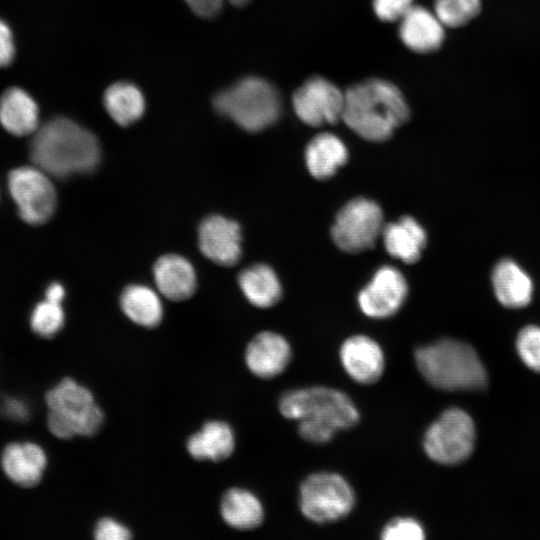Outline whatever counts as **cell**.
Segmentation results:
<instances>
[{
    "instance_id": "obj_35",
    "label": "cell",
    "mask_w": 540,
    "mask_h": 540,
    "mask_svg": "<svg viewBox=\"0 0 540 540\" xmlns=\"http://www.w3.org/2000/svg\"><path fill=\"white\" fill-rule=\"evenodd\" d=\"M15 45L9 26L0 19V67H6L14 59Z\"/></svg>"
},
{
    "instance_id": "obj_2",
    "label": "cell",
    "mask_w": 540,
    "mask_h": 540,
    "mask_svg": "<svg viewBox=\"0 0 540 540\" xmlns=\"http://www.w3.org/2000/svg\"><path fill=\"white\" fill-rule=\"evenodd\" d=\"M30 158L51 177L66 178L93 171L101 148L92 132L69 118L57 117L33 134Z\"/></svg>"
},
{
    "instance_id": "obj_18",
    "label": "cell",
    "mask_w": 540,
    "mask_h": 540,
    "mask_svg": "<svg viewBox=\"0 0 540 540\" xmlns=\"http://www.w3.org/2000/svg\"><path fill=\"white\" fill-rule=\"evenodd\" d=\"M153 277L160 293L173 301L190 298L197 287V276L188 259L178 254H166L153 266Z\"/></svg>"
},
{
    "instance_id": "obj_22",
    "label": "cell",
    "mask_w": 540,
    "mask_h": 540,
    "mask_svg": "<svg viewBox=\"0 0 540 540\" xmlns=\"http://www.w3.org/2000/svg\"><path fill=\"white\" fill-rule=\"evenodd\" d=\"M382 236L387 252L406 263L416 262L426 245L424 229L408 216L384 226Z\"/></svg>"
},
{
    "instance_id": "obj_36",
    "label": "cell",
    "mask_w": 540,
    "mask_h": 540,
    "mask_svg": "<svg viewBox=\"0 0 540 540\" xmlns=\"http://www.w3.org/2000/svg\"><path fill=\"white\" fill-rule=\"evenodd\" d=\"M1 412L7 418L15 421H25L30 414L28 404L16 397L5 398L1 405Z\"/></svg>"
},
{
    "instance_id": "obj_34",
    "label": "cell",
    "mask_w": 540,
    "mask_h": 540,
    "mask_svg": "<svg viewBox=\"0 0 540 540\" xmlns=\"http://www.w3.org/2000/svg\"><path fill=\"white\" fill-rule=\"evenodd\" d=\"M237 7L245 6L250 0H228ZM191 10L200 17L211 18L217 15L224 4V0H185Z\"/></svg>"
},
{
    "instance_id": "obj_33",
    "label": "cell",
    "mask_w": 540,
    "mask_h": 540,
    "mask_svg": "<svg viewBox=\"0 0 540 540\" xmlns=\"http://www.w3.org/2000/svg\"><path fill=\"white\" fill-rule=\"evenodd\" d=\"M131 537L127 527L109 517L100 519L94 529V538L97 540H127Z\"/></svg>"
},
{
    "instance_id": "obj_13",
    "label": "cell",
    "mask_w": 540,
    "mask_h": 540,
    "mask_svg": "<svg viewBox=\"0 0 540 540\" xmlns=\"http://www.w3.org/2000/svg\"><path fill=\"white\" fill-rule=\"evenodd\" d=\"M198 245L209 260L222 266H232L242 253L240 226L224 216L210 215L199 225Z\"/></svg>"
},
{
    "instance_id": "obj_12",
    "label": "cell",
    "mask_w": 540,
    "mask_h": 540,
    "mask_svg": "<svg viewBox=\"0 0 540 540\" xmlns=\"http://www.w3.org/2000/svg\"><path fill=\"white\" fill-rule=\"evenodd\" d=\"M407 294L404 276L393 267L379 269L371 282L359 293L362 312L371 318H387L402 306Z\"/></svg>"
},
{
    "instance_id": "obj_11",
    "label": "cell",
    "mask_w": 540,
    "mask_h": 540,
    "mask_svg": "<svg viewBox=\"0 0 540 540\" xmlns=\"http://www.w3.org/2000/svg\"><path fill=\"white\" fill-rule=\"evenodd\" d=\"M344 101V93L320 76L306 80L292 98L298 118L314 127L333 124L342 119Z\"/></svg>"
},
{
    "instance_id": "obj_4",
    "label": "cell",
    "mask_w": 540,
    "mask_h": 540,
    "mask_svg": "<svg viewBox=\"0 0 540 540\" xmlns=\"http://www.w3.org/2000/svg\"><path fill=\"white\" fill-rule=\"evenodd\" d=\"M416 367L434 388L444 391L479 390L487 384L486 370L470 345L441 339L414 352Z\"/></svg>"
},
{
    "instance_id": "obj_6",
    "label": "cell",
    "mask_w": 540,
    "mask_h": 540,
    "mask_svg": "<svg viewBox=\"0 0 540 540\" xmlns=\"http://www.w3.org/2000/svg\"><path fill=\"white\" fill-rule=\"evenodd\" d=\"M45 400L49 409L48 428L60 439L93 436L103 424V411L91 391L71 378H64L52 387Z\"/></svg>"
},
{
    "instance_id": "obj_17",
    "label": "cell",
    "mask_w": 540,
    "mask_h": 540,
    "mask_svg": "<svg viewBox=\"0 0 540 540\" xmlns=\"http://www.w3.org/2000/svg\"><path fill=\"white\" fill-rule=\"evenodd\" d=\"M399 21V36L412 51L429 53L442 45L444 25L435 13L422 6L413 5Z\"/></svg>"
},
{
    "instance_id": "obj_28",
    "label": "cell",
    "mask_w": 540,
    "mask_h": 540,
    "mask_svg": "<svg viewBox=\"0 0 540 540\" xmlns=\"http://www.w3.org/2000/svg\"><path fill=\"white\" fill-rule=\"evenodd\" d=\"M65 323L61 303L48 299L36 304L30 315V326L37 335L51 338L60 332Z\"/></svg>"
},
{
    "instance_id": "obj_32",
    "label": "cell",
    "mask_w": 540,
    "mask_h": 540,
    "mask_svg": "<svg viewBox=\"0 0 540 540\" xmlns=\"http://www.w3.org/2000/svg\"><path fill=\"white\" fill-rule=\"evenodd\" d=\"M414 0H372L377 17L386 22L399 21L414 5Z\"/></svg>"
},
{
    "instance_id": "obj_10",
    "label": "cell",
    "mask_w": 540,
    "mask_h": 540,
    "mask_svg": "<svg viewBox=\"0 0 540 540\" xmlns=\"http://www.w3.org/2000/svg\"><path fill=\"white\" fill-rule=\"evenodd\" d=\"M383 228V214L378 204L366 198H357L339 211L331 233L341 250L357 253L371 248Z\"/></svg>"
},
{
    "instance_id": "obj_27",
    "label": "cell",
    "mask_w": 540,
    "mask_h": 540,
    "mask_svg": "<svg viewBox=\"0 0 540 540\" xmlns=\"http://www.w3.org/2000/svg\"><path fill=\"white\" fill-rule=\"evenodd\" d=\"M103 103L109 116L124 127L139 120L145 111L142 92L128 82H117L109 86L104 93Z\"/></svg>"
},
{
    "instance_id": "obj_9",
    "label": "cell",
    "mask_w": 540,
    "mask_h": 540,
    "mask_svg": "<svg viewBox=\"0 0 540 540\" xmlns=\"http://www.w3.org/2000/svg\"><path fill=\"white\" fill-rule=\"evenodd\" d=\"M50 177L34 164L16 167L8 174L9 194L27 224H44L56 210L57 193Z\"/></svg>"
},
{
    "instance_id": "obj_20",
    "label": "cell",
    "mask_w": 540,
    "mask_h": 540,
    "mask_svg": "<svg viewBox=\"0 0 540 540\" xmlns=\"http://www.w3.org/2000/svg\"><path fill=\"white\" fill-rule=\"evenodd\" d=\"M492 284L497 300L508 308L528 305L533 294V284L528 274L514 261L504 259L492 272Z\"/></svg>"
},
{
    "instance_id": "obj_24",
    "label": "cell",
    "mask_w": 540,
    "mask_h": 540,
    "mask_svg": "<svg viewBox=\"0 0 540 540\" xmlns=\"http://www.w3.org/2000/svg\"><path fill=\"white\" fill-rule=\"evenodd\" d=\"M220 511L225 523L235 529L251 530L259 527L264 519L261 501L243 488H231L221 500Z\"/></svg>"
},
{
    "instance_id": "obj_25",
    "label": "cell",
    "mask_w": 540,
    "mask_h": 540,
    "mask_svg": "<svg viewBox=\"0 0 540 540\" xmlns=\"http://www.w3.org/2000/svg\"><path fill=\"white\" fill-rule=\"evenodd\" d=\"M120 306L132 322L146 328L156 327L163 318L160 297L153 289L145 285L127 286L120 296Z\"/></svg>"
},
{
    "instance_id": "obj_19",
    "label": "cell",
    "mask_w": 540,
    "mask_h": 540,
    "mask_svg": "<svg viewBox=\"0 0 540 540\" xmlns=\"http://www.w3.org/2000/svg\"><path fill=\"white\" fill-rule=\"evenodd\" d=\"M0 124L18 137L34 134L39 126V109L31 95L11 87L0 96Z\"/></svg>"
},
{
    "instance_id": "obj_29",
    "label": "cell",
    "mask_w": 540,
    "mask_h": 540,
    "mask_svg": "<svg viewBox=\"0 0 540 540\" xmlns=\"http://www.w3.org/2000/svg\"><path fill=\"white\" fill-rule=\"evenodd\" d=\"M480 0H435L434 12L444 26L460 27L478 15Z\"/></svg>"
},
{
    "instance_id": "obj_21",
    "label": "cell",
    "mask_w": 540,
    "mask_h": 540,
    "mask_svg": "<svg viewBox=\"0 0 540 540\" xmlns=\"http://www.w3.org/2000/svg\"><path fill=\"white\" fill-rule=\"evenodd\" d=\"M235 436L232 428L223 421H209L200 431L191 435L187 450L192 458L199 461H222L234 451Z\"/></svg>"
},
{
    "instance_id": "obj_3",
    "label": "cell",
    "mask_w": 540,
    "mask_h": 540,
    "mask_svg": "<svg viewBox=\"0 0 540 540\" xmlns=\"http://www.w3.org/2000/svg\"><path fill=\"white\" fill-rule=\"evenodd\" d=\"M344 95L342 120L366 140H387L409 118L404 96L389 81L369 78L352 85Z\"/></svg>"
},
{
    "instance_id": "obj_7",
    "label": "cell",
    "mask_w": 540,
    "mask_h": 540,
    "mask_svg": "<svg viewBox=\"0 0 540 540\" xmlns=\"http://www.w3.org/2000/svg\"><path fill=\"white\" fill-rule=\"evenodd\" d=\"M356 502L350 483L340 474L320 471L308 475L299 487V507L305 518L327 524L347 517Z\"/></svg>"
},
{
    "instance_id": "obj_14",
    "label": "cell",
    "mask_w": 540,
    "mask_h": 540,
    "mask_svg": "<svg viewBox=\"0 0 540 540\" xmlns=\"http://www.w3.org/2000/svg\"><path fill=\"white\" fill-rule=\"evenodd\" d=\"M339 357L345 372L357 383L371 385L383 375L385 356L381 346L365 335H354L341 345Z\"/></svg>"
},
{
    "instance_id": "obj_1",
    "label": "cell",
    "mask_w": 540,
    "mask_h": 540,
    "mask_svg": "<svg viewBox=\"0 0 540 540\" xmlns=\"http://www.w3.org/2000/svg\"><path fill=\"white\" fill-rule=\"evenodd\" d=\"M280 414L298 422L299 436L311 444H326L336 432L355 427L360 412L343 391L311 386L284 392L278 401Z\"/></svg>"
},
{
    "instance_id": "obj_23",
    "label": "cell",
    "mask_w": 540,
    "mask_h": 540,
    "mask_svg": "<svg viewBox=\"0 0 540 540\" xmlns=\"http://www.w3.org/2000/svg\"><path fill=\"white\" fill-rule=\"evenodd\" d=\"M348 151L340 138L331 133L315 136L305 150V161L309 172L318 179L331 177L346 163Z\"/></svg>"
},
{
    "instance_id": "obj_8",
    "label": "cell",
    "mask_w": 540,
    "mask_h": 540,
    "mask_svg": "<svg viewBox=\"0 0 540 540\" xmlns=\"http://www.w3.org/2000/svg\"><path fill=\"white\" fill-rule=\"evenodd\" d=\"M475 437V426L469 414L459 408H450L426 430L423 449L434 462L455 465L472 454Z\"/></svg>"
},
{
    "instance_id": "obj_15",
    "label": "cell",
    "mask_w": 540,
    "mask_h": 540,
    "mask_svg": "<svg viewBox=\"0 0 540 540\" xmlns=\"http://www.w3.org/2000/svg\"><path fill=\"white\" fill-rule=\"evenodd\" d=\"M292 350L288 341L272 331L258 333L247 345L245 363L255 376L270 379L288 367Z\"/></svg>"
},
{
    "instance_id": "obj_5",
    "label": "cell",
    "mask_w": 540,
    "mask_h": 540,
    "mask_svg": "<svg viewBox=\"0 0 540 540\" xmlns=\"http://www.w3.org/2000/svg\"><path fill=\"white\" fill-rule=\"evenodd\" d=\"M213 106L242 129L258 132L278 119L281 99L271 83L249 76L218 92L213 98Z\"/></svg>"
},
{
    "instance_id": "obj_31",
    "label": "cell",
    "mask_w": 540,
    "mask_h": 540,
    "mask_svg": "<svg viewBox=\"0 0 540 540\" xmlns=\"http://www.w3.org/2000/svg\"><path fill=\"white\" fill-rule=\"evenodd\" d=\"M426 537L422 524L412 517H395L381 529L382 540H423Z\"/></svg>"
},
{
    "instance_id": "obj_26",
    "label": "cell",
    "mask_w": 540,
    "mask_h": 540,
    "mask_svg": "<svg viewBox=\"0 0 540 540\" xmlns=\"http://www.w3.org/2000/svg\"><path fill=\"white\" fill-rule=\"evenodd\" d=\"M238 283L247 300L256 307L268 308L281 297V285L273 269L257 264L243 270Z\"/></svg>"
},
{
    "instance_id": "obj_37",
    "label": "cell",
    "mask_w": 540,
    "mask_h": 540,
    "mask_svg": "<svg viewBox=\"0 0 540 540\" xmlns=\"http://www.w3.org/2000/svg\"><path fill=\"white\" fill-rule=\"evenodd\" d=\"M65 297V289L61 283H51L45 291V298L54 302L62 303Z\"/></svg>"
},
{
    "instance_id": "obj_30",
    "label": "cell",
    "mask_w": 540,
    "mask_h": 540,
    "mask_svg": "<svg viewBox=\"0 0 540 540\" xmlns=\"http://www.w3.org/2000/svg\"><path fill=\"white\" fill-rule=\"evenodd\" d=\"M517 352L523 363L530 369L540 372V327H524L516 340Z\"/></svg>"
},
{
    "instance_id": "obj_16",
    "label": "cell",
    "mask_w": 540,
    "mask_h": 540,
    "mask_svg": "<svg viewBox=\"0 0 540 540\" xmlns=\"http://www.w3.org/2000/svg\"><path fill=\"white\" fill-rule=\"evenodd\" d=\"M1 465L12 482L23 487H32L43 477L47 456L43 448L36 443L14 442L4 448Z\"/></svg>"
}]
</instances>
